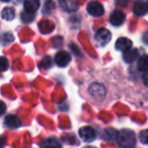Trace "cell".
I'll use <instances>...</instances> for the list:
<instances>
[{"instance_id":"obj_24","label":"cell","mask_w":148,"mask_h":148,"mask_svg":"<svg viewBox=\"0 0 148 148\" xmlns=\"http://www.w3.org/2000/svg\"><path fill=\"white\" fill-rule=\"evenodd\" d=\"M84 148H95V147H92V146H86V147H84Z\"/></svg>"},{"instance_id":"obj_4","label":"cell","mask_w":148,"mask_h":148,"mask_svg":"<svg viewBox=\"0 0 148 148\" xmlns=\"http://www.w3.org/2000/svg\"><path fill=\"white\" fill-rule=\"evenodd\" d=\"M88 92L95 99H101L106 95V88L101 83H92L88 88Z\"/></svg>"},{"instance_id":"obj_21","label":"cell","mask_w":148,"mask_h":148,"mask_svg":"<svg viewBox=\"0 0 148 148\" xmlns=\"http://www.w3.org/2000/svg\"><path fill=\"white\" fill-rule=\"evenodd\" d=\"M5 146V140L4 138L0 137V148H4Z\"/></svg>"},{"instance_id":"obj_7","label":"cell","mask_w":148,"mask_h":148,"mask_svg":"<svg viewBox=\"0 0 148 148\" xmlns=\"http://www.w3.org/2000/svg\"><path fill=\"white\" fill-rule=\"evenodd\" d=\"M125 21V14H124L123 11L121 10H115L113 11V13L110 16V21L113 25L115 27H119Z\"/></svg>"},{"instance_id":"obj_5","label":"cell","mask_w":148,"mask_h":148,"mask_svg":"<svg viewBox=\"0 0 148 148\" xmlns=\"http://www.w3.org/2000/svg\"><path fill=\"white\" fill-rule=\"evenodd\" d=\"M79 136L85 142H91L95 139V131L92 127L85 126V127L80 128L79 130Z\"/></svg>"},{"instance_id":"obj_2","label":"cell","mask_w":148,"mask_h":148,"mask_svg":"<svg viewBox=\"0 0 148 148\" xmlns=\"http://www.w3.org/2000/svg\"><path fill=\"white\" fill-rule=\"evenodd\" d=\"M111 32L109 29H105V27H101V29H97V34H95V41H97V45L101 46V47H103V46L108 45L111 41Z\"/></svg>"},{"instance_id":"obj_15","label":"cell","mask_w":148,"mask_h":148,"mask_svg":"<svg viewBox=\"0 0 148 148\" xmlns=\"http://www.w3.org/2000/svg\"><path fill=\"white\" fill-rule=\"evenodd\" d=\"M14 9L12 7H4L1 11V17H2L4 21H12L14 18Z\"/></svg>"},{"instance_id":"obj_19","label":"cell","mask_w":148,"mask_h":148,"mask_svg":"<svg viewBox=\"0 0 148 148\" xmlns=\"http://www.w3.org/2000/svg\"><path fill=\"white\" fill-rule=\"evenodd\" d=\"M140 141L144 144H148V130H143L139 135Z\"/></svg>"},{"instance_id":"obj_11","label":"cell","mask_w":148,"mask_h":148,"mask_svg":"<svg viewBox=\"0 0 148 148\" xmlns=\"http://www.w3.org/2000/svg\"><path fill=\"white\" fill-rule=\"evenodd\" d=\"M138 57H139V52L136 49L128 50V51L124 52V55H123L124 60H125V62H127V63H132V62L135 61Z\"/></svg>"},{"instance_id":"obj_23","label":"cell","mask_w":148,"mask_h":148,"mask_svg":"<svg viewBox=\"0 0 148 148\" xmlns=\"http://www.w3.org/2000/svg\"><path fill=\"white\" fill-rule=\"evenodd\" d=\"M143 41L145 42L146 44H148V33L144 34V36H143Z\"/></svg>"},{"instance_id":"obj_6","label":"cell","mask_w":148,"mask_h":148,"mask_svg":"<svg viewBox=\"0 0 148 148\" xmlns=\"http://www.w3.org/2000/svg\"><path fill=\"white\" fill-rule=\"evenodd\" d=\"M71 61V56L68 52L66 51H60L56 54L55 56V62L60 67H65Z\"/></svg>"},{"instance_id":"obj_14","label":"cell","mask_w":148,"mask_h":148,"mask_svg":"<svg viewBox=\"0 0 148 148\" xmlns=\"http://www.w3.org/2000/svg\"><path fill=\"white\" fill-rule=\"evenodd\" d=\"M60 5L63 7L64 10L68 11V12L76 11L78 8V3L75 1H60Z\"/></svg>"},{"instance_id":"obj_12","label":"cell","mask_w":148,"mask_h":148,"mask_svg":"<svg viewBox=\"0 0 148 148\" xmlns=\"http://www.w3.org/2000/svg\"><path fill=\"white\" fill-rule=\"evenodd\" d=\"M40 6V2L37 0H27L25 2V12L34 14L38 10Z\"/></svg>"},{"instance_id":"obj_13","label":"cell","mask_w":148,"mask_h":148,"mask_svg":"<svg viewBox=\"0 0 148 148\" xmlns=\"http://www.w3.org/2000/svg\"><path fill=\"white\" fill-rule=\"evenodd\" d=\"M41 148H61V143L59 140L54 137L48 138L42 143Z\"/></svg>"},{"instance_id":"obj_16","label":"cell","mask_w":148,"mask_h":148,"mask_svg":"<svg viewBox=\"0 0 148 148\" xmlns=\"http://www.w3.org/2000/svg\"><path fill=\"white\" fill-rule=\"evenodd\" d=\"M138 69L140 71H147L148 70V55H143L138 60Z\"/></svg>"},{"instance_id":"obj_8","label":"cell","mask_w":148,"mask_h":148,"mask_svg":"<svg viewBox=\"0 0 148 148\" xmlns=\"http://www.w3.org/2000/svg\"><path fill=\"white\" fill-rule=\"evenodd\" d=\"M131 47H132V41L128 39V38H120L116 42V49L118 51L126 52L131 49Z\"/></svg>"},{"instance_id":"obj_18","label":"cell","mask_w":148,"mask_h":148,"mask_svg":"<svg viewBox=\"0 0 148 148\" xmlns=\"http://www.w3.org/2000/svg\"><path fill=\"white\" fill-rule=\"evenodd\" d=\"M8 69V60L5 57H0V72L6 71Z\"/></svg>"},{"instance_id":"obj_20","label":"cell","mask_w":148,"mask_h":148,"mask_svg":"<svg viewBox=\"0 0 148 148\" xmlns=\"http://www.w3.org/2000/svg\"><path fill=\"white\" fill-rule=\"evenodd\" d=\"M5 111H6V106H5V103L3 101H0V116L3 115L5 113Z\"/></svg>"},{"instance_id":"obj_17","label":"cell","mask_w":148,"mask_h":148,"mask_svg":"<svg viewBox=\"0 0 148 148\" xmlns=\"http://www.w3.org/2000/svg\"><path fill=\"white\" fill-rule=\"evenodd\" d=\"M118 133L114 129H107L105 130V133L103 135V138L105 140H112V139H117Z\"/></svg>"},{"instance_id":"obj_22","label":"cell","mask_w":148,"mask_h":148,"mask_svg":"<svg viewBox=\"0 0 148 148\" xmlns=\"http://www.w3.org/2000/svg\"><path fill=\"white\" fill-rule=\"evenodd\" d=\"M143 80H144V83H145V85L148 87V73H146L145 75H144Z\"/></svg>"},{"instance_id":"obj_3","label":"cell","mask_w":148,"mask_h":148,"mask_svg":"<svg viewBox=\"0 0 148 148\" xmlns=\"http://www.w3.org/2000/svg\"><path fill=\"white\" fill-rule=\"evenodd\" d=\"M86 9L89 14L95 17L101 16L105 13V8H103V4L101 2H97V1H91V2H89L87 4Z\"/></svg>"},{"instance_id":"obj_1","label":"cell","mask_w":148,"mask_h":148,"mask_svg":"<svg viewBox=\"0 0 148 148\" xmlns=\"http://www.w3.org/2000/svg\"><path fill=\"white\" fill-rule=\"evenodd\" d=\"M117 142L122 148H133L136 143L135 134L131 130H122L118 133Z\"/></svg>"},{"instance_id":"obj_10","label":"cell","mask_w":148,"mask_h":148,"mask_svg":"<svg viewBox=\"0 0 148 148\" xmlns=\"http://www.w3.org/2000/svg\"><path fill=\"white\" fill-rule=\"evenodd\" d=\"M5 125L10 129H17L21 127V121L14 115H8L5 119Z\"/></svg>"},{"instance_id":"obj_9","label":"cell","mask_w":148,"mask_h":148,"mask_svg":"<svg viewBox=\"0 0 148 148\" xmlns=\"http://www.w3.org/2000/svg\"><path fill=\"white\" fill-rule=\"evenodd\" d=\"M133 12L136 15H145L148 12V3L145 2H136L133 7Z\"/></svg>"}]
</instances>
